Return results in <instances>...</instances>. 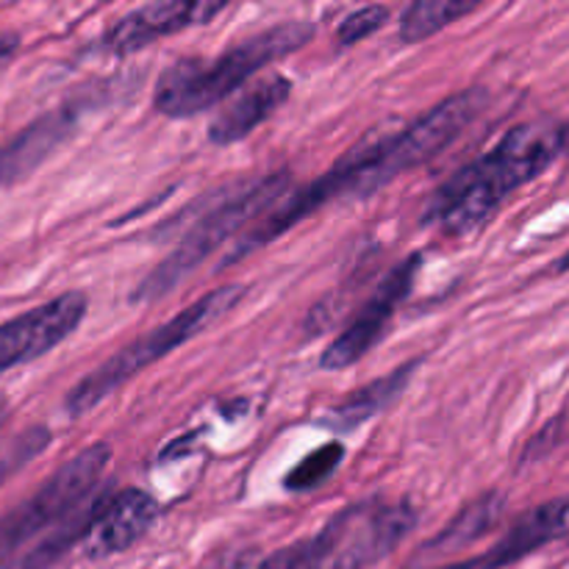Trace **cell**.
I'll return each instance as SVG.
<instances>
[{"label":"cell","instance_id":"d6986e66","mask_svg":"<svg viewBox=\"0 0 569 569\" xmlns=\"http://www.w3.org/2000/svg\"><path fill=\"white\" fill-rule=\"evenodd\" d=\"M331 542L333 533L331 526L326 522V526L317 533H311V537L298 539V542L270 553L264 561H259L256 569H326L328 559H331Z\"/></svg>","mask_w":569,"mask_h":569},{"label":"cell","instance_id":"e0dca14e","mask_svg":"<svg viewBox=\"0 0 569 569\" xmlns=\"http://www.w3.org/2000/svg\"><path fill=\"white\" fill-rule=\"evenodd\" d=\"M506 511V495L503 492H487L481 498H476L472 503H467L448 526L442 528L433 542L426 545V553H456V550L467 548L476 539L487 537L492 528H498L500 517Z\"/></svg>","mask_w":569,"mask_h":569},{"label":"cell","instance_id":"30bf717a","mask_svg":"<svg viewBox=\"0 0 569 569\" xmlns=\"http://www.w3.org/2000/svg\"><path fill=\"white\" fill-rule=\"evenodd\" d=\"M228 9V3L211 0H156L139 9L128 11L100 37V50L111 56H131L144 50L159 39L187 31L192 26H206L217 14Z\"/></svg>","mask_w":569,"mask_h":569},{"label":"cell","instance_id":"5b68a950","mask_svg":"<svg viewBox=\"0 0 569 569\" xmlns=\"http://www.w3.org/2000/svg\"><path fill=\"white\" fill-rule=\"evenodd\" d=\"M242 298V283H228V287L211 289L203 298L194 300L192 306L178 311L176 317H170V320L161 322V326L144 331L142 337H137L133 342H128L126 348L117 350L111 359H106L103 365L94 367L89 376H83L81 381L67 392L64 415L70 417V420H78V417L98 409V406L103 403L109 395H114L122 383H128L137 372H142L144 367L156 365V361L164 359L167 353H172V350H178L181 345H187L189 339L198 337V333L206 331L211 322H217L222 315H228Z\"/></svg>","mask_w":569,"mask_h":569},{"label":"cell","instance_id":"3957f363","mask_svg":"<svg viewBox=\"0 0 569 569\" xmlns=\"http://www.w3.org/2000/svg\"><path fill=\"white\" fill-rule=\"evenodd\" d=\"M487 103V89L470 87L465 92L445 98L442 103L417 117L411 126L372 139V142L367 139L365 144L345 153V161L353 172L348 198L361 200L367 194H376L378 189L392 183L403 172L431 161L433 156L442 153L448 144H453L481 117Z\"/></svg>","mask_w":569,"mask_h":569},{"label":"cell","instance_id":"ba28073f","mask_svg":"<svg viewBox=\"0 0 569 569\" xmlns=\"http://www.w3.org/2000/svg\"><path fill=\"white\" fill-rule=\"evenodd\" d=\"M422 267V256L411 253L403 261L392 267V270L383 276V281L378 283L376 292L370 295V300L365 303V309L350 320V326L322 350L320 367L328 372H339L353 367L356 361L365 359L372 348L383 339L389 322L395 320L398 309L403 306V300L409 298L411 289H415L417 272Z\"/></svg>","mask_w":569,"mask_h":569},{"label":"cell","instance_id":"6da1fadb","mask_svg":"<svg viewBox=\"0 0 569 569\" xmlns=\"http://www.w3.org/2000/svg\"><path fill=\"white\" fill-rule=\"evenodd\" d=\"M565 142L567 128L561 120L509 128L487 153L456 170L428 198L422 226H437L450 237L481 231L517 189L537 181L565 153Z\"/></svg>","mask_w":569,"mask_h":569},{"label":"cell","instance_id":"44dd1931","mask_svg":"<svg viewBox=\"0 0 569 569\" xmlns=\"http://www.w3.org/2000/svg\"><path fill=\"white\" fill-rule=\"evenodd\" d=\"M50 445V431L44 426H31L26 431L14 433L6 445H0V487L9 478H14L22 467L31 465L37 456H42Z\"/></svg>","mask_w":569,"mask_h":569},{"label":"cell","instance_id":"ac0fdd59","mask_svg":"<svg viewBox=\"0 0 569 569\" xmlns=\"http://www.w3.org/2000/svg\"><path fill=\"white\" fill-rule=\"evenodd\" d=\"M478 0H417V3L406 6L400 14L398 37L406 44L426 42L433 33L445 31L450 22L461 20V17L478 11Z\"/></svg>","mask_w":569,"mask_h":569},{"label":"cell","instance_id":"cb8c5ba5","mask_svg":"<svg viewBox=\"0 0 569 569\" xmlns=\"http://www.w3.org/2000/svg\"><path fill=\"white\" fill-rule=\"evenodd\" d=\"M248 567V553L244 550H228V553H217L214 559H209V565L200 569H244Z\"/></svg>","mask_w":569,"mask_h":569},{"label":"cell","instance_id":"7a4b0ae2","mask_svg":"<svg viewBox=\"0 0 569 569\" xmlns=\"http://www.w3.org/2000/svg\"><path fill=\"white\" fill-rule=\"evenodd\" d=\"M311 37H315V22L287 20L250 33L248 39H239L214 59L187 56L172 61L156 81L153 106L170 120L203 114L211 106L237 94L264 67L306 48Z\"/></svg>","mask_w":569,"mask_h":569},{"label":"cell","instance_id":"7c38bea8","mask_svg":"<svg viewBox=\"0 0 569 569\" xmlns=\"http://www.w3.org/2000/svg\"><path fill=\"white\" fill-rule=\"evenodd\" d=\"M81 122V103H64L37 117L17 137L0 144V187L26 181L39 164L50 159L67 139L76 133Z\"/></svg>","mask_w":569,"mask_h":569},{"label":"cell","instance_id":"9a60e30c","mask_svg":"<svg viewBox=\"0 0 569 569\" xmlns=\"http://www.w3.org/2000/svg\"><path fill=\"white\" fill-rule=\"evenodd\" d=\"M420 365H422L420 359L406 361V365H400L398 370L387 372V376L376 378V381L367 383V387L356 389V392H350L348 398L339 400L337 406H331V409L322 411V417L317 420V426L328 428V431H337V433L356 431V428H361L365 422H370L372 417H378L381 411H387L389 406H392L395 400L406 392V387L411 383V378H415L417 367Z\"/></svg>","mask_w":569,"mask_h":569},{"label":"cell","instance_id":"d4e9b609","mask_svg":"<svg viewBox=\"0 0 569 569\" xmlns=\"http://www.w3.org/2000/svg\"><path fill=\"white\" fill-rule=\"evenodd\" d=\"M17 50H20V33H14V31L0 33V70H3L11 59H14Z\"/></svg>","mask_w":569,"mask_h":569},{"label":"cell","instance_id":"2e32d148","mask_svg":"<svg viewBox=\"0 0 569 569\" xmlns=\"http://www.w3.org/2000/svg\"><path fill=\"white\" fill-rule=\"evenodd\" d=\"M106 495L109 492L94 489V492L89 495V498L83 500L72 515H67L59 526L50 528L48 533H42V537L37 539V545H33L26 556H20V559H17L9 569H50L56 561L64 559L76 545L87 542L89 531H92L94 520H98L100 515V506H103Z\"/></svg>","mask_w":569,"mask_h":569},{"label":"cell","instance_id":"8fae6325","mask_svg":"<svg viewBox=\"0 0 569 569\" xmlns=\"http://www.w3.org/2000/svg\"><path fill=\"white\" fill-rule=\"evenodd\" d=\"M159 520V503L144 489H120L106 495L100 515L83 542V553L89 559H111L126 553Z\"/></svg>","mask_w":569,"mask_h":569},{"label":"cell","instance_id":"277c9868","mask_svg":"<svg viewBox=\"0 0 569 569\" xmlns=\"http://www.w3.org/2000/svg\"><path fill=\"white\" fill-rule=\"evenodd\" d=\"M289 187H292V172L289 170L231 187V192L220 203L211 206L200 217L198 226L181 239V244L164 261H159L153 272H148L139 281V287L131 295V303H156V300L170 295L176 287H181L217 248H222L237 233L248 231L250 222L264 217L283 194H289Z\"/></svg>","mask_w":569,"mask_h":569},{"label":"cell","instance_id":"603a6c76","mask_svg":"<svg viewBox=\"0 0 569 569\" xmlns=\"http://www.w3.org/2000/svg\"><path fill=\"white\" fill-rule=\"evenodd\" d=\"M561 445H565V411H559V415H556L548 426L539 428L537 437L528 439L526 448H522V456H520V467L539 465V461L548 459L550 453H556Z\"/></svg>","mask_w":569,"mask_h":569},{"label":"cell","instance_id":"484cf974","mask_svg":"<svg viewBox=\"0 0 569 569\" xmlns=\"http://www.w3.org/2000/svg\"><path fill=\"white\" fill-rule=\"evenodd\" d=\"M6 417H9V403H6V398H0V426H3Z\"/></svg>","mask_w":569,"mask_h":569},{"label":"cell","instance_id":"9c48e42d","mask_svg":"<svg viewBox=\"0 0 569 569\" xmlns=\"http://www.w3.org/2000/svg\"><path fill=\"white\" fill-rule=\"evenodd\" d=\"M87 309V295L81 289H70V292L3 322L0 326V378L14 367L42 359L50 350L59 348L81 326Z\"/></svg>","mask_w":569,"mask_h":569},{"label":"cell","instance_id":"ffe728a7","mask_svg":"<svg viewBox=\"0 0 569 569\" xmlns=\"http://www.w3.org/2000/svg\"><path fill=\"white\" fill-rule=\"evenodd\" d=\"M342 459L345 445H322V448L311 450L306 459H300L298 465L289 470V476L283 478V487H287V492H315L317 487H322V483L337 472Z\"/></svg>","mask_w":569,"mask_h":569},{"label":"cell","instance_id":"5bb4252c","mask_svg":"<svg viewBox=\"0 0 569 569\" xmlns=\"http://www.w3.org/2000/svg\"><path fill=\"white\" fill-rule=\"evenodd\" d=\"M289 94H292V81L281 72L248 83L237 94H231V100L211 117L209 142L220 144V148L242 142L287 103Z\"/></svg>","mask_w":569,"mask_h":569},{"label":"cell","instance_id":"4fadbf2b","mask_svg":"<svg viewBox=\"0 0 569 569\" xmlns=\"http://www.w3.org/2000/svg\"><path fill=\"white\" fill-rule=\"evenodd\" d=\"M567 533V498L548 500V503L537 506L528 515H522L492 548L476 559L459 561V565H448L442 569H506L517 561L528 559L531 553L542 550L545 545L559 542Z\"/></svg>","mask_w":569,"mask_h":569},{"label":"cell","instance_id":"7402d4cb","mask_svg":"<svg viewBox=\"0 0 569 569\" xmlns=\"http://www.w3.org/2000/svg\"><path fill=\"white\" fill-rule=\"evenodd\" d=\"M389 20V9L387 6H361L356 9L353 14L345 17L337 28V44L342 48H350V44L361 42L370 33H378Z\"/></svg>","mask_w":569,"mask_h":569},{"label":"cell","instance_id":"52a82bcc","mask_svg":"<svg viewBox=\"0 0 569 569\" xmlns=\"http://www.w3.org/2000/svg\"><path fill=\"white\" fill-rule=\"evenodd\" d=\"M415 506L409 500L370 498L345 506L331 517L333 550L326 569H367L387 559L417 528Z\"/></svg>","mask_w":569,"mask_h":569},{"label":"cell","instance_id":"8992f818","mask_svg":"<svg viewBox=\"0 0 569 569\" xmlns=\"http://www.w3.org/2000/svg\"><path fill=\"white\" fill-rule=\"evenodd\" d=\"M111 465V445L92 442L81 453L44 478L37 492L0 517V561L14 556L22 545L56 528L98 489L106 467Z\"/></svg>","mask_w":569,"mask_h":569}]
</instances>
